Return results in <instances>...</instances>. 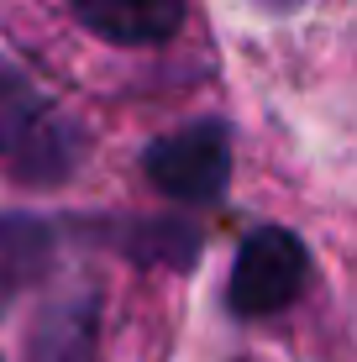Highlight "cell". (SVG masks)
Returning <instances> with one entry per match:
<instances>
[{
    "label": "cell",
    "mask_w": 357,
    "mask_h": 362,
    "mask_svg": "<svg viewBox=\"0 0 357 362\" xmlns=\"http://www.w3.org/2000/svg\"><path fill=\"white\" fill-rule=\"evenodd\" d=\"M142 173L153 179L158 194L179 205H211L231 179V132L221 121H194V127L158 136L142 153Z\"/></svg>",
    "instance_id": "obj_1"
},
{
    "label": "cell",
    "mask_w": 357,
    "mask_h": 362,
    "mask_svg": "<svg viewBox=\"0 0 357 362\" xmlns=\"http://www.w3.org/2000/svg\"><path fill=\"white\" fill-rule=\"evenodd\" d=\"M305 284H310V252H305V242L294 231L263 226L242 242L231 284H226V305L242 320H257V315H274V310H289Z\"/></svg>",
    "instance_id": "obj_2"
},
{
    "label": "cell",
    "mask_w": 357,
    "mask_h": 362,
    "mask_svg": "<svg viewBox=\"0 0 357 362\" xmlns=\"http://www.w3.org/2000/svg\"><path fill=\"white\" fill-rule=\"evenodd\" d=\"M69 11L105 42L153 47V42H168L184 27L189 0H69Z\"/></svg>",
    "instance_id": "obj_3"
},
{
    "label": "cell",
    "mask_w": 357,
    "mask_h": 362,
    "mask_svg": "<svg viewBox=\"0 0 357 362\" xmlns=\"http://www.w3.org/2000/svg\"><path fill=\"white\" fill-rule=\"evenodd\" d=\"M53 257V226L37 216H0V310L32 289Z\"/></svg>",
    "instance_id": "obj_4"
},
{
    "label": "cell",
    "mask_w": 357,
    "mask_h": 362,
    "mask_svg": "<svg viewBox=\"0 0 357 362\" xmlns=\"http://www.w3.org/2000/svg\"><path fill=\"white\" fill-rule=\"evenodd\" d=\"M37 121H42V95L32 90V79L21 69L0 64V158L27 142Z\"/></svg>",
    "instance_id": "obj_5"
},
{
    "label": "cell",
    "mask_w": 357,
    "mask_h": 362,
    "mask_svg": "<svg viewBox=\"0 0 357 362\" xmlns=\"http://www.w3.org/2000/svg\"><path fill=\"white\" fill-rule=\"evenodd\" d=\"M90 357V305L58 310L37 336V362H84Z\"/></svg>",
    "instance_id": "obj_6"
},
{
    "label": "cell",
    "mask_w": 357,
    "mask_h": 362,
    "mask_svg": "<svg viewBox=\"0 0 357 362\" xmlns=\"http://www.w3.org/2000/svg\"><path fill=\"white\" fill-rule=\"evenodd\" d=\"M257 6H268V11H294L300 0H257Z\"/></svg>",
    "instance_id": "obj_7"
}]
</instances>
